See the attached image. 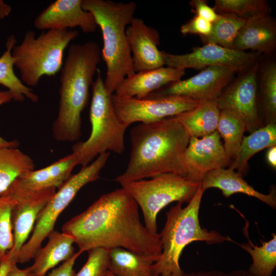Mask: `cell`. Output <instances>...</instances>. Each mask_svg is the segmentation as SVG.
I'll use <instances>...</instances> for the list:
<instances>
[{
	"instance_id": "6da1fadb",
	"label": "cell",
	"mask_w": 276,
	"mask_h": 276,
	"mask_svg": "<svg viewBox=\"0 0 276 276\" xmlns=\"http://www.w3.org/2000/svg\"><path fill=\"white\" fill-rule=\"evenodd\" d=\"M61 231L73 237L82 252L119 247L159 257L162 251L159 234H152L141 223L138 205L122 187L100 196Z\"/></svg>"
},
{
	"instance_id": "7a4b0ae2",
	"label": "cell",
	"mask_w": 276,
	"mask_h": 276,
	"mask_svg": "<svg viewBox=\"0 0 276 276\" xmlns=\"http://www.w3.org/2000/svg\"><path fill=\"white\" fill-rule=\"evenodd\" d=\"M131 149L126 169L115 178L121 183L164 173L186 177L183 157L190 137L174 118L140 123L130 131Z\"/></svg>"
},
{
	"instance_id": "3957f363",
	"label": "cell",
	"mask_w": 276,
	"mask_h": 276,
	"mask_svg": "<svg viewBox=\"0 0 276 276\" xmlns=\"http://www.w3.org/2000/svg\"><path fill=\"white\" fill-rule=\"evenodd\" d=\"M101 59L93 41L72 44L60 70L58 110L52 127L54 139L73 142L81 136V113L87 106L94 77Z\"/></svg>"
},
{
	"instance_id": "277c9868",
	"label": "cell",
	"mask_w": 276,
	"mask_h": 276,
	"mask_svg": "<svg viewBox=\"0 0 276 276\" xmlns=\"http://www.w3.org/2000/svg\"><path fill=\"white\" fill-rule=\"evenodd\" d=\"M82 7L93 15L101 29V57L106 66L104 83L107 91L113 94L126 77L135 73L126 30L134 17L136 5L133 2L82 0Z\"/></svg>"
},
{
	"instance_id": "5b68a950",
	"label": "cell",
	"mask_w": 276,
	"mask_h": 276,
	"mask_svg": "<svg viewBox=\"0 0 276 276\" xmlns=\"http://www.w3.org/2000/svg\"><path fill=\"white\" fill-rule=\"evenodd\" d=\"M204 191L200 183L195 195L185 207H182V202H177L166 213V221L159 234L162 251L153 264L156 276H182L185 272L180 267L179 258L185 247L192 242L212 244L233 241L216 231L200 226L198 216Z\"/></svg>"
},
{
	"instance_id": "8992f818",
	"label": "cell",
	"mask_w": 276,
	"mask_h": 276,
	"mask_svg": "<svg viewBox=\"0 0 276 276\" xmlns=\"http://www.w3.org/2000/svg\"><path fill=\"white\" fill-rule=\"evenodd\" d=\"M91 86L92 98L89 109L91 132L84 142L72 147V153L77 165H89L100 154L111 151L122 153L125 150L124 135L128 126L118 118L112 100V95L106 89L100 70Z\"/></svg>"
},
{
	"instance_id": "52a82bcc",
	"label": "cell",
	"mask_w": 276,
	"mask_h": 276,
	"mask_svg": "<svg viewBox=\"0 0 276 276\" xmlns=\"http://www.w3.org/2000/svg\"><path fill=\"white\" fill-rule=\"evenodd\" d=\"M78 35L75 30H49L36 37L34 31H27L12 51L22 83L33 87L42 77L56 75L63 65L66 48Z\"/></svg>"
},
{
	"instance_id": "ba28073f",
	"label": "cell",
	"mask_w": 276,
	"mask_h": 276,
	"mask_svg": "<svg viewBox=\"0 0 276 276\" xmlns=\"http://www.w3.org/2000/svg\"><path fill=\"white\" fill-rule=\"evenodd\" d=\"M200 183L174 173H164L151 177L121 183L143 212L145 226L156 235V217L160 211L174 201L189 203Z\"/></svg>"
},
{
	"instance_id": "9c48e42d",
	"label": "cell",
	"mask_w": 276,
	"mask_h": 276,
	"mask_svg": "<svg viewBox=\"0 0 276 276\" xmlns=\"http://www.w3.org/2000/svg\"><path fill=\"white\" fill-rule=\"evenodd\" d=\"M109 156V152L100 154L89 165L72 175L58 189L38 215L30 239L21 247L15 258L16 263H25L34 258L42 242L54 231L55 223L60 214L81 188L98 179Z\"/></svg>"
},
{
	"instance_id": "30bf717a",
	"label": "cell",
	"mask_w": 276,
	"mask_h": 276,
	"mask_svg": "<svg viewBox=\"0 0 276 276\" xmlns=\"http://www.w3.org/2000/svg\"><path fill=\"white\" fill-rule=\"evenodd\" d=\"M119 119L128 127L133 123H146L175 117L193 109L202 102L179 96L148 97L144 99L112 95Z\"/></svg>"
},
{
	"instance_id": "8fae6325",
	"label": "cell",
	"mask_w": 276,
	"mask_h": 276,
	"mask_svg": "<svg viewBox=\"0 0 276 276\" xmlns=\"http://www.w3.org/2000/svg\"><path fill=\"white\" fill-rule=\"evenodd\" d=\"M167 66L185 69H200L210 66H222L236 73L245 72L258 62V53L247 52L212 44L195 48L190 53L172 54L162 52Z\"/></svg>"
},
{
	"instance_id": "7c38bea8",
	"label": "cell",
	"mask_w": 276,
	"mask_h": 276,
	"mask_svg": "<svg viewBox=\"0 0 276 276\" xmlns=\"http://www.w3.org/2000/svg\"><path fill=\"white\" fill-rule=\"evenodd\" d=\"M259 64L243 72L215 99L220 110L231 112L244 124L249 133L262 127L257 107Z\"/></svg>"
},
{
	"instance_id": "4fadbf2b",
	"label": "cell",
	"mask_w": 276,
	"mask_h": 276,
	"mask_svg": "<svg viewBox=\"0 0 276 276\" xmlns=\"http://www.w3.org/2000/svg\"><path fill=\"white\" fill-rule=\"evenodd\" d=\"M235 73L234 70L225 66H208L198 74L171 83L148 97L179 96L200 102L215 100Z\"/></svg>"
},
{
	"instance_id": "5bb4252c",
	"label": "cell",
	"mask_w": 276,
	"mask_h": 276,
	"mask_svg": "<svg viewBox=\"0 0 276 276\" xmlns=\"http://www.w3.org/2000/svg\"><path fill=\"white\" fill-rule=\"evenodd\" d=\"M56 192V189L52 188L26 192L7 190L3 193L10 196L16 201L11 213L13 245L7 252L15 262V258L33 229L38 215Z\"/></svg>"
},
{
	"instance_id": "9a60e30c",
	"label": "cell",
	"mask_w": 276,
	"mask_h": 276,
	"mask_svg": "<svg viewBox=\"0 0 276 276\" xmlns=\"http://www.w3.org/2000/svg\"><path fill=\"white\" fill-rule=\"evenodd\" d=\"M183 161L186 177L199 183L208 172L225 168L232 162L225 152L217 130L201 138L190 137Z\"/></svg>"
},
{
	"instance_id": "2e32d148",
	"label": "cell",
	"mask_w": 276,
	"mask_h": 276,
	"mask_svg": "<svg viewBox=\"0 0 276 276\" xmlns=\"http://www.w3.org/2000/svg\"><path fill=\"white\" fill-rule=\"evenodd\" d=\"M82 0H56L51 3L34 20L38 30H68L79 27L86 33L96 31L93 15L82 7Z\"/></svg>"
},
{
	"instance_id": "e0dca14e",
	"label": "cell",
	"mask_w": 276,
	"mask_h": 276,
	"mask_svg": "<svg viewBox=\"0 0 276 276\" xmlns=\"http://www.w3.org/2000/svg\"><path fill=\"white\" fill-rule=\"evenodd\" d=\"M126 34L135 73L164 66L163 52L157 48L159 35L157 30L146 25L142 19L133 17Z\"/></svg>"
},
{
	"instance_id": "ac0fdd59",
	"label": "cell",
	"mask_w": 276,
	"mask_h": 276,
	"mask_svg": "<svg viewBox=\"0 0 276 276\" xmlns=\"http://www.w3.org/2000/svg\"><path fill=\"white\" fill-rule=\"evenodd\" d=\"M76 165V158L71 153L43 168L21 174L8 190L26 192L59 189L72 175V172Z\"/></svg>"
},
{
	"instance_id": "d6986e66",
	"label": "cell",
	"mask_w": 276,
	"mask_h": 276,
	"mask_svg": "<svg viewBox=\"0 0 276 276\" xmlns=\"http://www.w3.org/2000/svg\"><path fill=\"white\" fill-rule=\"evenodd\" d=\"M185 75V69L167 66L134 73L124 79L114 94L144 99L157 90L181 80Z\"/></svg>"
},
{
	"instance_id": "ffe728a7",
	"label": "cell",
	"mask_w": 276,
	"mask_h": 276,
	"mask_svg": "<svg viewBox=\"0 0 276 276\" xmlns=\"http://www.w3.org/2000/svg\"><path fill=\"white\" fill-rule=\"evenodd\" d=\"M276 48V24L268 14L246 19L237 35L233 49L269 54Z\"/></svg>"
},
{
	"instance_id": "44dd1931",
	"label": "cell",
	"mask_w": 276,
	"mask_h": 276,
	"mask_svg": "<svg viewBox=\"0 0 276 276\" xmlns=\"http://www.w3.org/2000/svg\"><path fill=\"white\" fill-rule=\"evenodd\" d=\"M200 185L204 191L211 188H218L226 197L237 193H243L259 199L273 209L276 208L275 190H273L268 194L261 193L249 185L243 178L241 174L231 168H218L208 172Z\"/></svg>"
},
{
	"instance_id": "7402d4cb",
	"label": "cell",
	"mask_w": 276,
	"mask_h": 276,
	"mask_svg": "<svg viewBox=\"0 0 276 276\" xmlns=\"http://www.w3.org/2000/svg\"><path fill=\"white\" fill-rule=\"evenodd\" d=\"M48 238L47 244L37 250L34 257V263L27 267L28 273L44 276L50 269L75 255L74 240L70 235L54 230Z\"/></svg>"
},
{
	"instance_id": "603a6c76",
	"label": "cell",
	"mask_w": 276,
	"mask_h": 276,
	"mask_svg": "<svg viewBox=\"0 0 276 276\" xmlns=\"http://www.w3.org/2000/svg\"><path fill=\"white\" fill-rule=\"evenodd\" d=\"M220 110L215 100L202 102L192 110L173 117L190 137L201 138L217 130Z\"/></svg>"
},
{
	"instance_id": "cb8c5ba5",
	"label": "cell",
	"mask_w": 276,
	"mask_h": 276,
	"mask_svg": "<svg viewBox=\"0 0 276 276\" xmlns=\"http://www.w3.org/2000/svg\"><path fill=\"white\" fill-rule=\"evenodd\" d=\"M109 257L108 271L114 276H156L153 264L159 257L117 247L109 250Z\"/></svg>"
},
{
	"instance_id": "d4e9b609",
	"label": "cell",
	"mask_w": 276,
	"mask_h": 276,
	"mask_svg": "<svg viewBox=\"0 0 276 276\" xmlns=\"http://www.w3.org/2000/svg\"><path fill=\"white\" fill-rule=\"evenodd\" d=\"M16 42L15 36L11 35L6 41V50L0 57V85L8 89L14 101L23 102L27 98L36 103L38 101V96L31 88L25 85L14 73L12 51Z\"/></svg>"
},
{
	"instance_id": "484cf974",
	"label": "cell",
	"mask_w": 276,
	"mask_h": 276,
	"mask_svg": "<svg viewBox=\"0 0 276 276\" xmlns=\"http://www.w3.org/2000/svg\"><path fill=\"white\" fill-rule=\"evenodd\" d=\"M276 145V124L268 123L254 131L242 140L237 157L233 160L230 168L237 169L242 174L248 160L258 152Z\"/></svg>"
},
{
	"instance_id": "4316f807",
	"label": "cell",
	"mask_w": 276,
	"mask_h": 276,
	"mask_svg": "<svg viewBox=\"0 0 276 276\" xmlns=\"http://www.w3.org/2000/svg\"><path fill=\"white\" fill-rule=\"evenodd\" d=\"M34 168L32 158L18 147L0 148V196L18 177Z\"/></svg>"
},
{
	"instance_id": "83f0119b",
	"label": "cell",
	"mask_w": 276,
	"mask_h": 276,
	"mask_svg": "<svg viewBox=\"0 0 276 276\" xmlns=\"http://www.w3.org/2000/svg\"><path fill=\"white\" fill-rule=\"evenodd\" d=\"M245 233L248 239V243L239 244L251 257L252 263L248 271L254 276H271L276 267V235L268 241H261V245H255L250 240L248 231Z\"/></svg>"
},
{
	"instance_id": "f1b7e54d",
	"label": "cell",
	"mask_w": 276,
	"mask_h": 276,
	"mask_svg": "<svg viewBox=\"0 0 276 276\" xmlns=\"http://www.w3.org/2000/svg\"><path fill=\"white\" fill-rule=\"evenodd\" d=\"M217 130L223 140L226 154L232 161L235 160L246 131L244 124L233 113L222 110H220Z\"/></svg>"
},
{
	"instance_id": "f546056e",
	"label": "cell",
	"mask_w": 276,
	"mask_h": 276,
	"mask_svg": "<svg viewBox=\"0 0 276 276\" xmlns=\"http://www.w3.org/2000/svg\"><path fill=\"white\" fill-rule=\"evenodd\" d=\"M218 14V19L212 23L211 33L200 38L205 44L233 49L235 40L246 19L231 13Z\"/></svg>"
},
{
	"instance_id": "4dcf8cb0",
	"label": "cell",
	"mask_w": 276,
	"mask_h": 276,
	"mask_svg": "<svg viewBox=\"0 0 276 276\" xmlns=\"http://www.w3.org/2000/svg\"><path fill=\"white\" fill-rule=\"evenodd\" d=\"M261 94L263 110L268 123L276 121V64H265L261 76Z\"/></svg>"
},
{
	"instance_id": "1f68e13d",
	"label": "cell",
	"mask_w": 276,
	"mask_h": 276,
	"mask_svg": "<svg viewBox=\"0 0 276 276\" xmlns=\"http://www.w3.org/2000/svg\"><path fill=\"white\" fill-rule=\"evenodd\" d=\"M213 8L218 14L231 13L245 19L270 11L264 0H215Z\"/></svg>"
},
{
	"instance_id": "d6a6232c",
	"label": "cell",
	"mask_w": 276,
	"mask_h": 276,
	"mask_svg": "<svg viewBox=\"0 0 276 276\" xmlns=\"http://www.w3.org/2000/svg\"><path fill=\"white\" fill-rule=\"evenodd\" d=\"M15 203L9 195L3 194L0 196V255L3 257L13 245L11 213Z\"/></svg>"
},
{
	"instance_id": "836d02e7",
	"label": "cell",
	"mask_w": 276,
	"mask_h": 276,
	"mask_svg": "<svg viewBox=\"0 0 276 276\" xmlns=\"http://www.w3.org/2000/svg\"><path fill=\"white\" fill-rule=\"evenodd\" d=\"M87 251L86 263L75 276H106L109 267V250L96 248Z\"/></svg>"
},
{
	"instance_id": "e575fe53",
	"label": "cell",
	"mask_w": 276,
	"mask_h": 276,
	"mask_svg": "<svg viewBox=\"0 0 276 276\" xmlns=\"http://www.w3.org/2000/svg\"><path fill=\"white\" fill-rule=\"evenodd\" d=\"M212 23L198 15H195L180 27L183 35L197 34L200 37L208 36L211 32Z\"/></svg>"
},
{
	"instance_id": "d590c367",
	"label": "cell",
	"mask_w": 276,
	"mask_h": 276,
	"mask_svg": "<svg viewBox=\"0 0 276 276\" xmlns=\"http://www.w3.org/2000/svg\"><path fill=\"white\" fill-rule=\"evenodd\" d=\"M193 11L201 18L213 23L219 17L214 8L210 7L204 0H193L190 2Z\"/></svg>"
},
{
	"instance_id": "8d00e7d4",
	"label": "cell",
	"mask_w": 276,
	"mask_h": 276,
	"mask_svg": "<svg viewBox=\"0 0 276 276\" xmlns=\"http://www.w3.org/2000/svg\"><path fill=\"white\" fill-rule=\"evenodd\" d=\"M82 253L78 250L68 260L64 261L60 266L53 269L50 273L44 276H75L74 266L76 259ZM27 276H37L28 273Z\"/></svg>"
},
{
	"instance_id": "74e56055",
	"label": "cell",
	"mask_w": 276,
	"mask_h": 276,
	"mask_svg": "<svg viewBox=\"0 0 276 276\" xmlns=\"http://www.w3.org/2000/svg\"><path fill=\"white\" fill-rule=\"evenodd\" d=\"M182 276H254L248 270H235L230 272H223L219 270L199 271L189 273H185Z\"/></svg>"
},
{
	"instance_id": "f35d334b",
	"label": "cell",
	"mask_w": 276,
	"mask_h": 276,
	"mask_svg": "<svg viewBox=\"0 0 276 276\" xmlns=\"http://www.w3.org/2000/svg\"><path fill=\"white\" fill-rule=\"evenodd\" d=\"M13 100L11 93L8 90H0V106L9 103ZM19 142L16 140L7 141L0 136V148L3 147H18Z\"/></svg>"
},
{
	"instance_id": "ab89813d",
	"label": "cell",
	"mask_w": 276,
	"mask_h": 276,
	"mask_svg": "<svg viewBox=\"0 0 276 276\" xmlns=\"http://www.w3.org/2000/svg\"><path fill=\"white\" fill-rule=\"evenodd\" d=\"M14 263H16L6 254L0 263V276H5Z\"/></svg>"
},
{
	"instance_id": "60d3db41",
	"label": "cell",
	"mask_w": 276,
	"mask_h": 276,
	"mask_svg": "<svg viewBox=\"0 0 276 276\" xmlns=\"http://www.w3.org/2000/svg\"><path fill=\"white\" fill-rule=\"evenodd\" d=\"M28 273V268L20 269L16 263H14L5 276H27Z\"/></svg>"
},
{
	"instance_id": "b9f144b4",
	"label": "cell",
	"mask_w": 276,
	"mask_h": 276,
	"mask_svg": "<svg viewBox=\"0 0 276 276\" xmlns=\"http://www.w3.org/2000/svg\"><path fill=\"white\" fill-rule=\"evenodd\" d=\"M267 160L273 168H276V146L269 148L266 154Z\"/></svg>"
},
{
	"instance_id": "7bdbcfd3",
	"label": "cell",
	"mask_w": 276,
	"mask_h": 276,
	"mask_svg": "<svg viewBox=\"0 0 276 276\" xmlns=\"http://www.w3.org/2000/svg\"><path fill=\"white\" fill-rule=\"evenodd\" d=\"M12 11L11 7L5 3L3 0H0V20L7 17Z\"/></svg>"
},
{
	"instance_id": "ee69618b",
	"label": "cell",
	"mask_w": 276,
	"mask_h": 276,
	"mask_svg": "<svg viewBox=\"0 0 276 276\" xmlns=\"http://www.w3.org/2000/svg\"><path fill=\"white\" fill-rule=\"evenodd\" d=\"M106 276H114V275L112 274L110 271H108Z\"/></svg>"
},
{
	"instance_id": "f6af8a7d",
	"label": "cell",
	"mask_w": 276,
	"mask_h": 276,
	"mask_svg": "<svg viewBox=\"0 0 276 276\" xmlns=\"http://www.w3.org/2000/svg\"><path fill=\"white\" fill-rule=\"evenodd\" d=\"M5 256H4V257H5ZM4 257H3L2 256H1V255H0V263H1V262L2 261V259H3V258H4Z\"/></svg>"
}]
</instances>
